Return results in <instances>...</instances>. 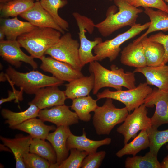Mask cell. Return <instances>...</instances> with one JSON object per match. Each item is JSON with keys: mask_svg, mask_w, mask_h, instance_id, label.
Listing matches in <instances>:
<instances>
[{"mask_svg": "<svg viewBox=\"0 0 168 168\" xmlns=\"http://www.w3.org/2000/svg\"><path fill=\"white\" fill-rule=\"evenodd\" d=\"M108 69L97 61L89 63V70L94 77V85L92 90L94 95H96L99 90L104 87L114 88L117 91L122 90L124 87L128 89L136 87V79L134 72H126L114 64Z\"/></svg>", "mask_w": 168, "mask_h": 168, "instance_id": "obj_1", "label": "cell"}, {"mask_svg": "<svg viewBox=\"0 0 168 168\" xmlns=\"http://www.w3.org/2000/svg\"><path fill=\"white\" fill-rule=\"evenodd\" d=\"M113 1L119 11L116 12L115 6L110 7L107 10L105 18L95 24V28L104 37L109 36L124 27L134 26L136 24L138 14L143 11L142 9L131 5L126 0Z\"/></svg>", "mask_w": 168, "mask_h": 168, "instance_id": "obj_2", "label": "cell"}, {"mask_svg": "<svg viewBox=\"0 0 168 168\" xmlns=\"http://www.w3.org/2000/svg\"><path fill=\"white\" fill-rule=\"evenodd\" d=\"M61 33L55 29L36 27L19 36L17 40L30 56L40 59L46 51L58 41Z\"/></svg>", "mask_w": 168, "mask_h": 168, "instance_id": "obj_3", "label": "cell"}, {"mask_svg": "<svg viewBox=\"0 0 168 168\" xmlns=\"http://www.w3.org/2000/svg\"><path fill=\"white\" fill-rule=\"evenodd\" d=\"M7 80L28 94H35L40 89L48 86H58L64 81L55 77L45 75L38 71L21 72L9 65L6 69Z\"/></svg>", "mask_w": 168, "mask_h": 168, "instance_id": "obj_4", "label": "cell"}, {"mask_svg": "<svg viewBox=\"0 0 168 168\" xmlns=\"http://www.w3.org/2000/svg\"><path fill=\"white\" fill-rule=\"evenodd\" d=\"M106 99L102 106H98L93 117V124L98 135H109L114 127L124 122L129 114L126 107L116 108L113 99Z\"/></svg>", "mask_w": 168, "mask_h": 168, "instance_id": "obj_5", "label": "cell"}, {"mask_svg": "<svg viewBox=\"0 0 168 168\" xmlns=\"http://www.w3.org/2000/svg\"><path fill=\"white\" fill-rule=\"evenodd\" d=\"M150 21L141 25L136 23L124 32L115 37L102 41L93 48L95 61H101L106 58L110 62L115 60L121 51L120 46L124 42L136 35L149 27Z\"/></svg>", "mask_w": 168, "mask_h": 168, "instance_id": "obj_6", "label": "cell"}, {"mask_svg": "<svg viewBox=\"0 0 168 168\" xmlns=\"http://www.w3.org/2000/svg\"><path fill=\"white\" fill-rule=\"evenodd\" d=\"M72 15L79 30V55L81 65L82 68L86 64L95 61V55L93 54L92 50L96 45L103 41L100 37L96 38L92 41L87 38L86 32L92 34L95 28V24L91 19L77 12L73 13Z\"/></svg>", "mask_w": 168, "mask_h": 168, "instance_id": "obj_7", "label": "cell"}, {"mask_svg": "<svg viewBox=\"0 0 168 168\" xmlns=\"http://www.w3.org/2000/svg\"><path fill=\"white\" fill-rule=\"evenodd\" d=\"M80 43L72 38L70 33L61 36L55 44L49 49L45 54L71 65L76 70L81 71L79 55Z\"/></svg>", "mask_w": 168, "mask_h": 168, "instance_id": "obj_8", "label": "cell"}, {"mask_svg": "<svg viewBox=\"0 0 168 168\" xmlns=\"http://www.w3.org/2000/svg\"><path fill=\"white\" fill-rule=\"evenodd\" d=\"M152 89L146 82L127 90L112 91L106 89L97 93V100L109 98L118 100L124 104L130 112L144 104L145 99Z\"/></svg>", "mask_w": 168, "mask_h": 168, "instance_id": "obj_9", "label": "cell"}, {"mask_svg": "<svg viewBox=\"0 0 168 168\" xmlns=\"http://www.w3.org/2000/svg\"><path fill=\"white\" fill-rule=\"evenodd\" d=\"M147 107L142 104L128 114L124 123L117 128V132L124 137V144L136 137L139 131L146 130L151 126L150 118L147 116Z\"/></svg>", "mask_w": 168, "mask_h": 168, "instance_id": "obj_10", "label": "cell"}, {"mask_svg": "<svg viewBox=\"0 0 168 168\" xmlns=\"http://www.w3.org/2000/svg\"><path fill=\"white\" fill-rule=\"evenodd\" d=\"M147 107L155 106V110L150 118L152 126L158 128L168 124V92L154 87L144 100Z\"/></svg>", "mask_w": 168, "mask_h": 168, "instance_id": "obj_11", "label": "cell"}, {"mask_svg": "<svg viewBox=\"0 0 168 168\" xmlns=\"http://www.w3.org/2000/svg\"><path fill=\"white\" fill-rule=\"evenodd\" d=\"M20 45L17 40H6L0 41V55L3 59L18 68L22 62L30 64L34 69L38 68L34 58L25 54L21 49Z\"/></svg>", "mask_w": 168, "mask_h": 168, "instance_id": "obj_12", "label": "cell"}, {"mask_svg": "<svg viewBox=\"0 0 168 168\" xmlns=\"http://www.w3.org/2000/svg\"><path fill=\"white\" fill-rule=\"evenodd\" d=\"M40 59L41 61L40 68L45 72L51 73L60 80L69 82L84 76L81 71L51 57H46L44 55Z\"/></svg>", "mask_w": 168, "mask_h": 168, "instance_id": "obj_13", "label": "cell"}, {"mask_svg": "<svg viewBox=\"0 0 168 168\" xmlns=\"http://www.w3.org/2000/svg\"><path fill=\"white\" fill-rule=\"evenodd\" d=\"M38 117L44 122L52 123L57 127L69 126L78 123L79 119L76 113L65 104L41 110Z\"/></svg>", "mask_w": 168, "mask_h": 168, "instance_id": "obj_14", "label": "cell"}, {"mask_svg": "<svg viewBox=\"0 0 168 168\" xmlns=\"http://www.w3.org/2000/svg\"><path fill=\"white\" fill-rule=\"evenodd\" d=\"M19 16L33 26L40 27L52 28L64 34V31L55 22L52 16L40 4V1L35 2L30 9Z\"/></svg>", "mask_w": 168, "mask_h": 168, "instance_id": "obj_15", "label": "cell"}, {"mask_svg": "<svg viewBox=\"0 0 168 168\" xmlns=\"http://www.w3.org/2000/svg\"><path fill=\"white\" fill-rule=\"evenodd\" d=\"M33 99L28 103L34 104L40 110L65 104L67 99L64 91L56 86L41 88L35 94Z\"/></svg>", "mask_w": 168, "mask_h": 168, "instance_id": "obj_16", "label": "cell"}, {"mask_svg": "<svg viewBox=\"0 0 168 168\" xmlns=\"http://www.w3.org/2000/svg\"><path fill=\"white\" fill-rule=\"evenodd\" d=\"M71 132L69 126L57 127L53 132L49 133L46 139L52 145L57 155V162L51 165L50 168H56L57 166L68 156L69 151L67 148V139Z\"/></svg>", "mask_w": 168, "mask_h": 168, "instance_id": "obj_17", "label": "cell"}, {"mask_svg": "<svg viewBox=\"0 0 168 168\" xmlns=\"http://www.w3.org/2000/svg\"><path fill=\"white\" fill-rule=\"evenodd\" d=\"M0 139L4 145L7 147L13 154L16 160V168H25L23 161L24 155L30 152L32 137L29 135H16L14 138L0 136Z\"/></svg>", "mask_w": 168, "mask_h": 168, "instance_id": "obj_18", "label": "cell"}, {"mask_svg": "<svg viewBox=\"0 0 168 168\" xmlns=\"http://www.w3.org/2000/svg\"><path fill=\"white\" fill-rule=\"evenodd\" d=\"M133 72L142 74L146 78V82L153 85L159 90L168 92V65L163 64L157 67L136 68Z\"/></svg>", "mask_w": 168, "mask_h": 168, "instance_id": "obj_19", "label": "cell"}, {"mask_svg": "<svg viewBox=\"0 0 168 168\" xmlns=\"http://www.w3.org/2000/svg\"><path fill=\"white\" fill-rule=\"evenodd\" d=\"M120 61L123 65L136 68L147 66L142 42H133L124 48L121 52Z\"/></svg>", "mask_w": 168, "mask_h": 168, "instance_id": "obj_20", "label": "cell"}, {"mask_svg": "<svg viewBox=\"0 0 168 168\" xmlns=\"http://www.w3.org/2000/svg\"><path fill=\"white\" fill-rule=\"evenodd\" d=\"M111 141V139L109 138L98 141L90 139L86 137V133L83 129L81 136H76L71 133L67 139L66 146L69 151L71 149L76 148L86 151L89 154L96 152L101 146L110 144Z\"/></svg>", "mask_w": 168, "mask_h": 168, "instance_id": "obj_21", "label": "cell"}, {"mask_svg": "<svg viewBox=\"0 0 168 168\" xmlns=\"http://www.w3.org/2000/svg\"><path fill=\"white\" fill-rule=\"evenodd\" d=\"M90 73L89 76H83L65 84L64 91L67 98L72 100L89 95L94 85V75Z\"/></svg>", "mask_w": 168, "mask_h": 168, "instance_id": "obj_22", "label": "cell"}, {"mask_svg": "<svg viewBox=\"0 0 168 168\" xmlns=\"http://www.w3.org/2000/svg\"><path fill=\"white\" fill-rule=\"evenodd\" d=\"M36 27L28 21L19 20L17 17L12 19H0V29L5 33L7 40H17L19 36L30 31Z\"/></svg>", "mask_w": 168, "mask_h": 168, "instance_id": "obj_23", "label": "cell"}, {"mask_svg": "<svg viewBox=\"0 0 168 168\" xmlns=\"http://www.w3.org/2000/svg\"><path fill=\"white\" fill-rule=\"evenodd\" d=\"M56 128L54 125H46L40 119L34 118L10 128L26 133L32 138L45 140L49 132L50 131H54Z\"/></svg>", "mask_w": 168, "mask_h": 168, "instance_id": "obj_24", "label": "cell"}, {"mask_svg": "<svg viewBox=\"0 0 168 168\" xmlns=\"http://www.w3.org/2000/svg\"><path fill=\"white\" fill-rule=\"evenodd\" d=\"M144 13L149 18L150 24L147 31L133 42H138L148 34L156 31H168V13L158 9L154 10L150 7L144 8Z\"/></svg>", "mask_w": 168, "mask_h": 168, "instance_id": "obj_25", "label": "cell"}, {"mask_svg": "<svg viewBox=\"0 0 168 168\" xmlns=\"http://www.w3.org/2000/svg\"><path fill=\"white\" fill-rule=\"evenodd\" d=\"M140 41L143 45L147 66L157 67L163 65L165 50L163 45L150 40L147 35Z\"/></svg>", "mask_w": 168, "mask_h": 168, "instance_id": "obj_26", "label": "cell"}, {"mask_svg": "<svg viewBox=\"0 0 168 168\" xmlns=\"http://www.w3.org/2000/svg\"><path fill=\"white\" fill-rule=\"evenodd\" d=\"M30 106L25 110L14 112L7 109H3L1 113L2 117L6 119L5 123L10 128L20 124L31 118L38 117L40 110L35 105L28 103Z\"/></svg>", "mask_w": 168, "mask_h": 168, "instance_id": "obj_27", "label": "cell"}, {"mask_svg": "<svg viewBox=\"0 0 168 168\" xmlns=\"http://www.w3.org/2000/svg\"><path fill=\"white\" fill-rule=\"evenodd\" d=\"M72 100L71 108L76 113L79 119L85 122L89 121L91 118L90 113L94 112L98 107V100H94L88 95L76 98Z\"/></svg>", "mask_w": 168, "mask_h": 168, "instance_id": "obj_28", "label": "cell"}, {"mask_svg": "<svg viewBox=\"0 0 168 168\" xmlns=\"http://www.w3.org/2000/svg\"><path fill=\"white\" fill-rule=\"evenodd\" d=\"M34 0H13L0 3L1 18L17 17L27 11L34 5Z\"/></svg>", "mask_w": 168, "mask_h": 168, "instance_id": "obj_29", "label": "cell"}, {"mask_svg": "<svg viewBox=\"0 0 168 168\" xmlns=\"http://www.w3.org/2000/svg\"><path fill=\"white\" fill-rule=\"evenodd\" d=\"M149 145L146 130H142L132 141L125 144L124 147L116 152V155L119 158L125 155L135 156L141 151L148 147Z\"/></svg>", "mask_w": 168, "mask_h": 168, "instance_id": "obj_30", "label": "cell"}, {"mask_svg": "<svg viewBox=\"0 0 168 168\" xmlns=\"http://www.w3.org/2000/svg\"><path fill=\"white\" fill-rule=\"evenodd\" d=\"M30 152L36 154L46 159L51 165L57 162V155L54 148L49 142L45 140L32 138Z\"/></svg>", "mask_w": 168, "mask_h": 168, "instance_id": "obj_31", "label": "cell"}, {"mask_svg": "<svg viewBox=\"0 0 168 168\" xmlns=\"http://www.w3.org/2000/svg\"><path fill=\"white\" fill-rule=\"evenodd\" d=\"M126 168H161L157 156L149 151L143 156H133L127 157L125 161Z\"/></svg>", "mask_w": 168, "mask_h": 168, "instance_id": "obj_32", "label": "cell"}, {"mask_svg": "<svg viewBox=\"0 0 168 168\" xmlns=\"http://www.w3.org/2000/svg\"><path fill=\"white\" fill-rule=\"evenodd\" d=\"M40 4L52 16L57 24L64 31L68 30L69 24L59 15L58 10L68 3L67 0H40Z\"/></svg>", "mask_w": 168, "mask_h": 168, "instance_id": "obj_33", "label": "cell"}, {"mask_svg": "<svg viewBox=\"0 0 168 168\" xmlns=\"http://www.w3.org/2000/svg\"><path fill=\"white\" fill-rule=\"evenodd\" d=\"M146 131L149 140V152L157 156L161 148L168 142V129L159 131L151 126Z\"/></svg>", "mask_w": 168, "mask_h": 168, "instance_id": "obj_34", "label": "cell"}, {"mask_svg": "<svg viewBox=\"0 0 168 168\" xmlns=\"http://www.w3.org/2000/svg\"><path fill=\"white\" fill-rule=\"evenodd\" d=\"M68 156L56 168H81L82 161L89 154L85 151L72 148L70 150Z\"/></svg>", "mask_w": 168, "mask_h": 168, "instance_id": "obj_35", "label": "cell"}, {"mask_svg": "<svg viewBox=\"0 0 168 168\" xmlns=\"http://www.w3.org/2000/svg\"><path fill=\"white\" fill-rule=\"evenodd\" d=\"M23 161L27 168H49L51 166V164L46 159L30 152L24 155Z\"/></svg>", "mask_w": 168, "mask_h": 168, "instance_id": "obj_36", "label": "cell"}, {"mask_svg": "<svg viewBox=\"0 0 168 168\" xmlns=\"http://www.w3.org/2000/svg\"><path fill=\"white\" fill-rule=\"evenodd\" d=\"M130 5L135 7H142L156 8L168 13V7L163 0H126Z\"/></svg>", "mask_w": 168, "mask_h": 168, "instance_id": "obj_37", "label": "cell"}, {"mask_svg": "<svg viewBox=\"0 0 168 168\" xmlns=\"http://www.w3.org/2000/svg\"><path fill=\"white\" fill-rule=\"evenodd\" d=\"M106 154L105 151L88 154L84 159L82 164V168H98L101 164Z\"/></svg>", "mask_w": 168, "mask_h": 168, "instance_id": "obj_38", "label": "cell"}, {"mask_svg": "<svg viewBox=\"0 0 168 168\" xmlns=\"http://www.w3.org/2000/svg\"><path fill=\"white\" fill-rule=\"evenodd\" d=\"M148 39L150 40L160 43L163 45L165 50L163 64L168 63V35H166L162 32L151 35Z\"/></svg>", "mask_w": 168, "mask_h": 168, "instance_id": "obj_39", "label": "cell"}, {"mask_svg": "<svg viewBox=\"0 0 168 168\" xmlns=\"http://www.w3.org/2000/svg\"><path fill=\"white\" fill-rule=\"evenodd\" d=\"M12 88V91H8V97L5 98H2L0 100V105L7 102L15 100L16 102L22 101L23 100L22 94L23 91L20 89V91L16 90L14 87V85L10 84Z\"/></svg>", "mask_w": 168, "mask_h": 168, "instance_id": "obj_40", "label": "cell"}, {"mask_svg": "<svg viewBox=\"0 0 168 168\" xmlns=\"http://www.w3.org/2000/svg\"><path fill=\"white\" fill-rule=\"evenodd\" d=\"M161 165V168H168V155L164 158Z\"/></svg>", "mask_w": 168, "mask_h": 168, "instance_id": "obj_41", "label": "cell"}, {"mask_svg": "<svg viewBox=\"0 0 168 168\" xmlns=\"http://www.w3.org/2000/svg\"><path fill=\"white\" fill-rule=\"evenodd\" d=\"M7 80V76L6 73L2 72L0 74V80L1 82H4Z\"/></svg>", "mask_w": 168, "mask_h": 168, "instance_id": "obj_42", "label": "cell"}, {"mask_svg": "<svg viewBox=\"0 0 168 168\" xmlns=\"http://www.w3.org/2000/svg\"><path fill=\"white\" fill-rule=\"evenodd\" d=\"M0 150L10 152H12L11 150L7 146L4 145V144H0Z\"/></svg>", "mask_w": 168, "mask_h": 168, "instance_id": "obj_43", "label": "cell"}, {"mask_svg": "<svg viewBox=\"0 0 168 168\" xmlns=\"http://www.w3.org/2000/svg\"><path fill=\"white\" fill-rule=\"evenodd\" d=\"M5 37V35L4 32L2 30L0 29V41L4 40Z\"/></svg>", "mask_w": 168, "mask_h": 168, "instance_id": "obj_44", "label": "cell"}, {"mask_svg": "<svg viewBox=\"0 0 168 168\" xmlns=\"http://www.w3.org/2000/svg\"><path fill=\"white\" fill-rule=\"evenodd\" d=\"M13 0H0V3H5L7 2Z\"/></svg>", "mask_w": 168, "mask_h": 168, "instance_id": "obj_45", "label": "cell"}, {"mask_svg": "<svg viewBox=\"0 0 168 168\" xmlns=\"http://www.w3.org/2000/svg\"><path fill=\"white\" fill-rule=\"evenodd\" d=\"M165 2H166L167 3V6H168V0H163Z\"/></svg>", "mask_w": 168, "mask_h": 168, "instance_id": "obj_46", "label": "cell"}, {"mask_svg": "<svg viewBox=\"0 0 168 168\" xmlns=\"http://www.w3.org/2000/svg\"><path fill=\"white\" fill-rule=\"evenodd\" d=\"M166 149L167 150V151L168 152V143L167 144L166 146Z\"/></svg>", "mask_w": 168, "mask_h": 168, "instance_id": "obj_47", "label": "cell"}, {"mask_svg": "<svg viewBox=\"0 0 168 168\" xmlns=\"http://www.w3.org/2000/svg\"><path fill=\"white\" fill-rule=\"evenodd\" d=\"M36 1H39L40 0H35Z\"/></svg>", "mask_w": 168, "mask_h": 168, "instance_id": "obj_48", "label": "cell"}, {"mask_svg": "<svg viewBox=\"0 0 168 168\" xmlns=\"http://www.w3.org/2000/svg\"><path fill=\"white\" fill-rule=\"evenodd\" d=\"M110 1H113V0H109Z\"/></svg>", "mask_w": 168, "mask_h": 168, "instance_id": "obj_49", "label": "cell"}]
</instances>
